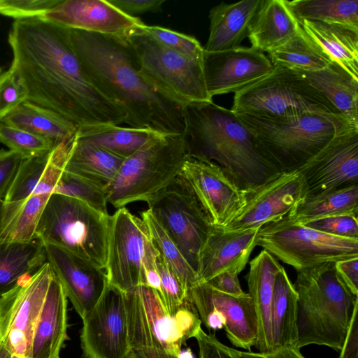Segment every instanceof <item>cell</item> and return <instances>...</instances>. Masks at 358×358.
I'll return each mask as SVG.
<instances>
[{"instance_id": "1", "label": "cell", "mask_w": 358, "mask_h": 358, "mask_svg": "<svg viewBox=\"0 0 358 358\" xmlns=\"http://www.w3.org/2000/svg\"><path fill=\"white\" fill-rule=\"evenodd\" d=\"M8 41L13 56L10 66L24 85L28 101L78 128L126 122L122 108L86 74L69 28L41 17L15 20Z\"/></svg>"}, {"instance_id": "2", "label": "cell", "mask_w": 358, "mask_h": 358, "mask_svg": "<svg viewBox=\"0 0 358 358\" xmlns=\"http://www.w3.org/2000/svg\"><path fill=\"white\" fill-rule=\"evenodd\" d=\"M74 50L86 74L127 114L130 127L162 134L185 130L182 107L158 90L141 73L124 36L69 29Z\"/></svg>"}, {"instance_id": "3", "label": "cell", "mask_w": 358, "mask_h": 358, "mask_svg": "<svg viewBox=\"0 0 358 358\" xmlns=\"http://www.w3.org/2000/svg\"><path fill=\"white\" fill-rule=\"evenodd\" d=\"M187 156L221 166L243 190L280 173L257 148L253 137L231 109L213 101L182 108Z\"/></svg>"}, {"instance_id": "4", "label": "cell", "mask_w": 358, "mask_h": 358, "mask_svg": "<svg viewBox=\"0 0 358 358\" xmlns=\"http://www.w3.org/2000/svg\"><path fill=\"white\" fill-rule=\"evenodd\" d=\"M335 262L297 271L294 284L298 294L295 347L311 344L341 350L345 342L358 296L338 275Z\"/></svg>"}, {"instance_id": "5", "label": "cell", "mask_w": 358, "mask_h": 358, "mask_svg": "<svg viewBox=\"0 0 358 358\" xmlns=\"http://www.w3.org/2000/svg\"><path fill=\"white\" fill-rule=\"evenodd\" d=\"M236 115L258 150L280 173L298 170L336 135L358 128L341 114L307 113L285 120Z\"/></svg>"}, {"instance_id": "6", "label": "cell", "mask_w": 358, "mask_h": 358, "mask_svg": "<svg viewBox=\"0 0 358 358\" xmlns=\"http://www.w3.org/2000/svg\"><path fill=\"white\" fill-rule=\"evenodd\" d=\"M125 303L131 350L145 358H176L201 328L188 296L178 310L171 313L155 289L140 285L125 292Z\"/></svg>"}, {"instance_id": "7", "label": "cell", "mask_w": 358, "mask_h": 358, "mask_svg": "<svg viewBox=\"0 0 358 358\" xmlns=\"http://www.w3.org/2000/svg\"><path fill=\"white\" fill-rule=\"evenodd\" d=\"M187 157L183 135H158L124 160L106 189L108 203L117 209L149 203L179 175Z\"/></svg>"}, {"instance_id": "8", "label": "cell", "mask_w": 358, "mask_h": 358, "mask_svg": "<svg viewBox=\"0 0 358 358\" xmlns=\"http://www.w3.org/2000/svg\"><path fill=\"white\" fill-rule=\"evenodd\" d=\"M110 215L73 197L53 193L38 222L36 238L104 269Z\"/></svg>"}, {"instance_id": "9", "label": "cell", "mask_w": 358, "mask_h": 358, "mask_svg": "<svg viewBox=\"0 0 358 358\" xmlns=\"http://www.w3.org/2000/svg\"><path fill=\"white\" fill-rule=\"evenodd\" d=\"M231 110L273 120L341 114L300 71L281 66H274L270 73L234 93Z\"/></svg>"}, {"instance_id": "10", "label": "cell", "mask_w": 358, "mask_h": 358, "mask_svg": "<svg viewBox=\"0 0 358 358\" xmlns=\"http://www.w3.org/2000/svg\"><path fill=\"white\" fill-rule=\"evenodd\" d=\"M142 25L124 35L142 74L182 108L191 102L212 101L205 83L203 55L187 57L168 49L145 34Z\"/></svg>"}, {"instance_id": "11", "label": "cell", "mask_w": 358, "mask_h": 358, "mask_svg": "<svg viewBox=\"0 0 358 358\" xmlns=\"http://www.w3.org/2000/svg\"><path fill=\"white\" fill-rule=\"evenodd\" d=\"M257 245L296 271L358 258V238L327 234L295 223L287 215L262 225Z\"/></svg>"}, {"instance_id": "12", "label": "cell", "mask_w": 358, "mask_h": 358, "mask_svg": "<svg viewBox=\"0 0 358 358\" xmlns=\"http://www.w3.org/2000/svg\"><path fill=\"white\" fill-rule=\"evenodd\" d=\"M53 275L46 262L0 296V343L10 358H29L34 329Z\"/></svg>"}, {"instance_id": "13", "label": "cell", "mask_w": 358, "mask_h": 358, "mask_svg": "<svg viewBox=\"0 0 358 358\" xmlns=\"http://www.w3.org/2000/svg\"><path fill=\"white\" fill-rule=\"evenodd\" d=\"M148 206L197 273L199 255L213 226L180 175Z\"/></svg>"}, {"instance_id": "14", "label": "cell", "mask_w": 358, "mask_h": 358, "mask_svg": "<svg viewBox=\"0 0 358 358\" xmlns=\"http://www.w3.org/2000/svg\"><path fill=\"white\" fill-rule=\"evenodd\" d=\"M152 242L145 221L125 207L110 216L105 271L108 284L124 292L145 285L144 262Z\"/></svg>"}, {"instance_id": "15", "label": "cell", "mask_w": 358, "mask_h": 358, "mask_svg": "<svg viewBox=\"0 0 358 358\" xmlns=\"http://www.w3.org/2000/svg\"><path fill=\"white\" fill-rule=\"evenodd\" d=\"M84 358H128L132 351L125 292L108 284L96 305L82 319Z\"/></svg>"}, {"instance_id": "16", "label": "cell", "mask_w": 358, "mask_h": 358, "mask_svg": "<svg viewBox=\"0 0 358 358\" xmlns=\"http://www.w3.org/2000/svg\"><path fill=\"white\" fill-rule=\"evenodd\" d=\"M243 206L221 227L223 229L242 231L260 228L287 215L307 196V186L302 173L295 170L280 173L265 182L243 190Z\"/></svg>"}, {"instance_id": "17", "label": "cell", "mask_w": 358, "mask_h": 358, "mask_svg": "<svg viewBox=\"0 0 358 358\" xmlns=\"http://www.w3.org/2000/svg\"><path fill=\"white\" fill-rule=\"evenodd\" d=\"M179 175L212 226H224L243 206V190L213 162L187 156Z\"/></svg>"}, {"instance_id": "18", "label": "cell", "mask_w": 358, "mask_h": 358, "mask_svg": "<svg viewBox=\"0 0 358 358\" xmlns=\"http://www.w3.org/2000/svg\"><path fill=\"white\" fill-rule=\"evenodd\" d=\"M298 170L305 178L307 196L357 184L358 128L336 135Z\"/></svg>"}, {"instance_id": "19", "label": "cell", "mask_w": 358, "mask_h": 358, "mask_svg": "<svg viewBox=\"0 0 358 358\" xmlns=\"http://www.w3.org/2000/svg\"><path fill=\"white\" fill-rule=\"evenodd\" d=\"M203 64L210 98L236 93L270 73L274 67L264 52L241 46L219 52L204 50Z\"/></svg>"}, {"instance_id": "20", "label": "cell", "mask_w": 358, "mask_h": 358, "mask_svg": "<svg viewBox=\"0 0 358 358\" xmlns=\"http://www.w3.org/2000/svg\"><path fill=\"white\" fill-rule=\"evenodd\" d=\"M43 245L46 262L83 319L96 305L108 285L106 271L60 247Z\"/></svg>"}, {"instance_id": "21", "label": "cell", "mask_w": 358, "mask_h": 358, "mask_svg": "<svg viewBox=\"0 0 358 358\" xmlns=\"http://www.w3.org/2000/svg\"><path fill=\"white\" fill-rule=\"evenodd\" d=\"M188 296L199 315L210 310L220 313L226 320L224 329L231 343L251 351L257 338L258 321L248 292L233 296L218 291L206 282H199L189 289Z\"/></svg>"}, {"instance_id": "22", "label": "cell", "mask_w": 358, "mask_h": 358, "mask_svg": "<svg viewBox=\"0 0 358 358\" xmlns=\"http://www.w3.org/2000/svg\"><path fill=\"white\" fill-rule=\"evenodd\" d=\"M41 17L71 29L112 36H124L144 24L106 0H62Z\"/></svg>"}, {"instance_id": "23", "label": "cell", "mask_w": 358, "mask_h": 358, "mask_svg": "<svg viewBox=\"0 0 358 358\" xmlns=\"http://www.w3.org/2000/svg\"><path fill=\"white\" fill-rule=\"evenodd\" d=\"M259 229L229 231L213 226L199 255V282L223 272L239 274L257 245Z\"/></svg>"}, {"instance_id": "24", "label": "cell", "mask_w": 358, "mask_h": 358, "mask_svg": "<svg viewBox=\"0 0 358 358\" xmlns=\"http://www.w3.org/2000/svg\"><path fill=\"white\" fill-rule=\"evenodd\" d=\"M72 138L57 144L47 155L24 159L4 199H24L33 194H52L66 164Z\"/></svg>"}, {"instance_id": "25", "label": "cell", "mask_w": 358, "mask_h": 358, "mask_svg": "<svg viewBox=\"0 0 358 358\" xmlns=\"http://www.w3.org/2000/svg\"><path fill=\"white\" fill-rule=\"evenodd\" d=\"M67 327V297L54 274L34 329L29 358H59L68 339Z\"/></svg>"}, {"instance_id": "26", "label": "cell", "mask_w": 358, "mask_h": 358, "mask_svg": "<svg viewBox=\"0 0 358 358\" xmlns=\"http://www.w3.org/2000/svg\"><path fill=\"white\" fill-rule=\"evenodd\" d=\"M246 279L258 321V335L255 347L261 353L272 352L271 310L274 282L282 266L276 259L262 250L249 263Z\"/></svg>"}, {"instance_id": "27", "label": "cell", "mask_w": 358, "mask_h": 358, "mask_svg": "<svg viewBox=\"0 0 358 358\" xmlns=\"http://www.w3.org/2000/svg\"><path fill=\"white\" fill-rule=\"evenodd\" d=\"M262 0H242L236 3L224 2L209 12L210 29L203 50L219 52L236 48L248 36L252 21Z\"/></svg>"}, {"instance_id": "28", "label": "cell", "mask_w": 358, "mask_h": 358, "mask_svg": "<svg viewBox=\"0 0 358 358\" xmlns=\"http://www.w3.org/2000/svg\"><path fill=\"white\" fill-rule=\"evenodd\" d=\"M300 28L286 0H262L248 37L252 48L269 52L287 41Z\"/></svg>"}, {"instance_id": "29", "label": "cell", "mask_w": 358, "mask_h": 358, "mask_svg": "<svg viewBox=\"0 0 358 358\" xmlns=\"http://www.w3.org/2000/svg\"><path fill=\"white\" fill-rule=\"evenodd\" d=\"M299 22L331 62L358 80V27L310 20Z\"/></svg>"}, {"instance_id": "30", "label": "cell", "mask_w": 358, "mask_h": 358, "mask_svg": "<svg viewBox=\"0 0 358 358\" xmlns=\"http://www.w3.org/2000/svg\"><path fill=\"white\" fill-rule=\"evenodd\" d=\"M301 72L339 113L358 127V80L334 62L320 71Z\"/></svg>"}, {"instance_id": "31", "label": "cell", "mask_w": 358, "mask_h": 358, "mask_svg": "<svg viewBox=\"0 0 358 358\" xmlns=\"http://www.w3.org/2000/svg\"><path fill=\"white\" fill-rule=\"evenodd\" d=\"M124 159L80 139L76 133L64 171L83 177L107 189Z\"/></svg>"}, {"instance_id": "32", "label": "cell", "mask_w": 358, "mask_h": 358, "mask_svg": "<svg viewBox=\"0 0 358 358\" xmlns=\"http://www.w3.org/2000/svg\"><path fill=\"white\" fill-rule=\"evenodd\" d=\"M0 122L48 138L56 144L73 137L78 129L59 113L29 101L22 103Z\"/></svg>"}, {"instance_id": "33", "label": "cell", "mask_w": 358, "mask_h": 358, "mask_svg": "<svg viewBox=\"0 0 358 358\" xmlns=\"http://www.w3.org/2000/svg\"><path fill=\"white\" fill-rule=\"evenodd\" d=\"M52 194H33L13 202L0 201V242L27 243L36 238L43 210Z\"/></svg>"}, {"instance_id": "34", "label": "cell", "mask_w": 358, "mask_h": 358, "mask_svg": "<svg viewBox=\"0 0 358 358\" xmlns=\"http://www.w3.org/2000/svg\"><path fill=\"white\" fill-rule=\"evenodd\" d=\"M298 294L282 267L276 275L271 310L272 351L294 346L296 341Z\"/></svg>"}, {"instance_id": "35", "label": "cell", "mask_w": 358, "mask_h": 358, "mask_svg": "<svg viewBox=\"0 0 358 358\" xmlns=\"http://www.w3.org/2000/svg\"><path fill=\"white\" fill-rule=\"evenodd\" d=\"M339 215L358 216L357 184L307 196L287 217L295 223L305 224Z\"/></svg>"}, {"instance_id": "36", "label": "cell", "mask_w": 358, "mask_h": 358, "mask_svg": "<svg viewBox=\"0 0 358 358\" xmlns=\"http://www.w3.org/2000/svg\"><path fill=\"white\" fill-rule=\"evenodd\" d=\"M159 134L148 129L122 127L106 124L78 128L80 139L96 145L117 156L127 159Z\"/></svg>"}, {"instance_id": "37", "label": "cell", "mask_w": 358, "mask_h": 358, "mask_svg": "<svg viewBox=\"0 0 358 358\" xmlns=\"http://www.w3.org/2000/svg\"><path fill=\"white\" fill-rule=\"evenodd\" d=\"M45 262L44 245L38 238L27 243L0 242V296Z\"/></svg>"}, {"instance_id": "38", "label": "cell", "mask_w": 358, "mask_h": 358, "mask_svg": "<svg viewBox=\"0 0 358 358\" xmlns=\"http://www.w3.org/2000/svg\"><path fill=\"white\" fill-rule=\"evenodd\" d=\"M268 55L273 66H281L301 71H320L331 62L301 26L291 38L269 52Z\"/></svg>"}, {"instance_id": "39", "label": "cell", "mask_w": 358, "mask_h": 358, "mask_svg": "<svg viewBox=\"0 0 358 358\" xmlns=\"http://www.w3.org/2000/svg\"><path fill=\"white\" fill-rule=\"evenodd\" d=\"M299 21L336 22L358 27V0H286Z\"/></svg>"}, {"instance_id": "40", "label": "cell", "mask_w": 358, "mask_h": 358, "mask_svg": "<svg viewBox=\"0 0 358 358\" xmlns=\"http://www.w3.org/2000/svg\"><path fill=\"white\" fill-rule=\"evenodd\" d=\"M152 243L159 256L177 275L184 287L189 289L199 282L197 273L186 261L165 229L148 209L141 213Z\"/></svg>"}, {"instance_id": "41", "label": "cell", "mask_w": 358, "mask_h": 358, "mask_svg": "<svg viewBox=\"0 0 358 358\" xmlns=\"http://www.w3.org/2000/svg\"><path fill=\"white\" fill-rule=\"evenodd\" d=\"M53 193L76 198L97 211L108 214L106 189L83 177L64 171Z\"/></svg>"}, {"instance_id": "42", "label": "cell", "mask_w": 358, "mask_h": 358, "mask_svg": "<svg viewBox=\"0 0 358 358\" xmlns=\"http://www.w3.org/2000/svg\"><path fill=\"white\" fill-rule=\"evenodd\" d=\"M0 142L27 159L50 152L57 145L55 142L0 122Z\"/></svg>"}, {"instance_id": "43", "label": "cell", "mask_w": 358, "mask_h": 358, "mask_svg": "<svg viewBox=\"0 0 358 358\" xmlns=\"http://www.w3.org/2000/svg\"><path fill=\"white\" fill-rule=\"evenodd\" d=\"M141 28L155 41L176 52L192 57L203 55V48L194 37L159 26L143 24Z\"/></svg>"}, {"instance_id": "44", "label": "cell", "mask_w": 358, "mask_h": 358, "mask_svg": "<svg viewBox=\"0 0 358 358\" xmlns=\"http://www.w3.org/2000/svg\"><path fill=\"white\" fill-rule=\"evenodd\" d=\"M157 266L161 282L159 294L167 310L175 313L186 301L188 292L159 253Z\"/></svg>"}, {"instance_id": "45", "label": "cell", "mask_w": 358, "mask_h": 358, "mask_svg": "<svg viewBox=\"0 0 358 358\" xmlns=\"http://www.w3.org/2000/svg\"><path fill=\"white\" fill-rule=\"evenodd\" d=\"M26 101H28L26 87L10 66L0 75V121Z\"/></svg>"}, {"instance_id": "46", "label": "cell", "mask_w": 358, "mask_h": 358, "mask_svg": "<svg viewBox=\"0 0 358 358\" xmlns=\"http://www.w3.org/2000/svg\"><path fill=\"white\" fill-rule=\"evenodd\" d=\"M62 0H0V14L15 20L41 17Z\"/></svg>"}, {"instance_id": "47", "label": "cell", "mask_w": 358, "mask_h": 358, "mask_svg": "<svg viewBox=\"0 0 358 358\" xmlns=\"http://www.w3.org/2000/svg\"><path fill=\"white\" fill-rule=\"evenodd\" d=\"M303 225L332 236L358 238L357 216H334L310 222Z\"/></svg>"}, {"instance_id": "48", "label": "cell", "mask_w": 358, "mask_h": 358, "mask_svg": "<svg viewBox=\"0 0 358 358\" xmlns=\"http://www.w3.org/2000/svg\"><path fill=\"white\" fill-rule=\"evenodd\" d=\"M199 347V358H253L248 351H240L221 343L214 334L201 328L194 337Z\"/></svg>"}, {"instance_id": "49", "label": "cell", "mask_w": 358, "mask_h": 358, "mask_svg": "<svg viewBox=\"0 0 358 358\" xmlns=\"http://www.w3.org/2000/svg\"><path fill=\"white\" fill-rule=\"evenodd\" d=\"M23 160L13 150H0V201L4 199Z\"/></svg>"}, {"instance_id": "50", "label": "cell", "mask_w": 358, "mask_h": 358, "mask_svg": "<svg viewBox=\"0 0 358 358\" xmlns=\"http://www.w3.org/2000/svg\"><path fill=\"white\" fill-rule=\"evenodd\" d=\"M110 3L129 16L162 10L164 0H108Z\"/></svg>"}, {"instance_id": "51", "label": "cell", "mask_w": 358, "mask_h": 358, "mask_svg": "<svg viewBox=\"0 0 358 358\" xmlns=\"http://www.w3.org/2000/svg\"><path fill=\"white\" fill-rule=\"evenodd\" d=\"M335 268L351 292L358 296V258H352L335 262Z\"/></svg>"}, {"instance_id": "52", "label": "cell", "mask_w": 358, "mask_h": 358, "mask_svg": "<svg viewBox=\"0 0 358 358\" xmlns=\"http://www.w3.org/2000/svg\"><path fill=\"white\" fill-rule=\"evenodd\" d=\"M238 275L231 272H223L206 282L223 293L233 296H241L245 292L241 288Z\"/></svg>"}, {"instance_id": "53", "label": "cell", "mask_w": 358, "mask_h": 358, "mask_svg": "<svg viewBox=\"0 0 358 358\" xmlns=\"http://www.w3.org/2000/svg\"><path fill=\"white\" fill-rule=\"evenodd\" d=\"M358 305L355 306L338 358H358Z\"/></svg>"}, {"instance_id": "54", "label": "cell", "mask_w": 358, "mask_h": 358, "mask_svg": "<svg viewBox=\"0 0 358 358\" xmlns=\"http://www.w3.org/2000/svg\"><path fill=\"white\" fill-rule=\"evenodd\" d=\"M248 352L253 358H306L294 346L284 347L268 353Z\"/></svg>"}, {"instance_id": "55", "label": "cell", "mask_w": 358, "mask_h": 358, "mask_svg": "<svg viewBox=\"0 0 358 358\" xmlns=\"http://www.w3.org/2000/svg\"><path fill=\"white\" fill-rule=\"evenodd\" d=\"M176 358H195L193 352L189 348H187L180 352Z\"/></svg>"}, {"instance_id": "56", "label": "cell", "mask_w": 358, "mask_h": 358, "mask_svg": "<svg viewBox=\"0 0 358 358\" xmlns=\"http://www.w3.org/2000/svg\"><path fill=\"white\" fill-rule=\"evenodd\" d=\"M0 358H10V356L3 345L0 343Z\"/></svg>"}, {"instance_id": "57", "label": "cell", "mask_w": 358, "mask_h": 358, "mask_svg": "<svg viewBox=\"0 0 358 358\" xmlns=\"http://www.w3.org/2000/svg\"><path fill=\"white\" fill-rule=\"evenodd\" d=\"M128 358H145L143 357L136 353H135L134 351H131L130 355H129ZM152 358H170V357H152Z\"/></svg>"}, {"instance_id": "58", "label": "cell", "mask_w": 358, "mask_h": 358, "mask_svg": "<svg viewBox=\"0 0 358 358\" xmlns=\"http://www.w3.org/2000/svg\"><path fill=\"white\" fill-rule=\"evenodd\" d=\"M0 73H1V69H0Z\"/></svg>"}]
</instances>
